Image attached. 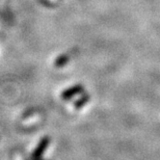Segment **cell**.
Instances as JSON below:
<instances>
[{"label":"cell","mask_w":160,"mask_h":160,"mask_svg":"<svg viewBox=\"0 0 160 160\" xmlns=\"http://www.w3.org/2000/svg\"><path fill=\"white\" fill-rule=\"evenodd\" d=\"M31 160H42V157H40V158H32Z\"/></svg>","instance_id":"obj_2"},{"label":"cell","mask_w":160,"mask_h":160,"mask_svg":"<svg viewBox=\"0 0 160 160\" xmlns=\"http://www.w3.org/2000/svg\"><path fill=\"white\" fill-rule=\"evenodd\" d=\"M50 143V138L48 136H44L41 139L37 147L35 148V150L32 152V158H40L43 154V152L47 151V148H48Z\"/></svg>","instance_id":"obj_1"}]
</instances>
